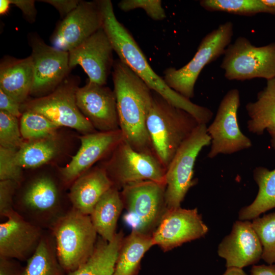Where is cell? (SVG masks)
<instances>
[{
    "instance_id": "1",
    "label": "cell",
    "mask_w": 275,
    "mask_h": 275,
    "mask_svg": "<svg viewBox=\"0 0 275 275\" xmlns=\"http://www.w3.org/2000/svg\"><path fill=\"white\" fill-rule=\"evenodd\" d=\"M102 28L119 59L127 65L148 87L170 103L193 116L200 124H207L213 114L207 107L196 104L169 87L163 78L152 69L144 54L128 30L117 19L110 0L99 1Z\"/></svg>"
},
{
    "instance_id": "2",
    "label": "cell",
    "mask_w": 275,
    "mask_h": 275,
    "mask_svg": "<svg viewBox=\"0 0 275 275\" xmlns=\"http://www.w3.org/2000/svg\"><path fill=\"white\" fill-rule=\"evenodd\" d=\"M113 67L119 128L124 140L134 150L155 157L146 125L153 91L120 59L114 61Z\"/></svg>"
},
{
    "instance_id": "3",
    "label": "cell",
    "mask_w": 275,
    "mask_h": 275,
    "mask_svg": "<svg viewBox=\"0 0 275 275\" xmlns=\"http://www.w3.org/2000/svg\"><path fill=\"white\" fill-rule=\"evenodd\" d=\"M53 177L41 175L19 184L14 200V210L27 222L51 230L72 208L60 183Z\"/></svg>"
},
{
    "instance_id": "4",
    "label": "cell",
    "mask_w": 275,
    "mask_h": 275,
    "mask_svg": "<svg viewBox=\"0 0 275 275\" xmlns=\"http://www.w3.org/2000/svg\"><path fill=\"white\" fill-rule=\"evenodd\" d=\"M199 124L191 114L153 91L146 125L154 155L166 170Z\"/></svg>"
},
{
    "instance_id": "5",
    "label": "cell",
    "mask_w": 275,
    "mask_h": 275,
    "mask_svg": "<svg viewBox=\"0 0 275 275\" xmlns=\"http://www.w3.org/2000/svg\"><path fill=\"white\" fill-rule=\"evenodd\" d=\"M51 231L59 261L67 274L76 270L90 257L98 237L90 215L73 208Z\"/></svg>"
},
{
    "instance_id": "6",
    "label": "cell",
    "mask_w": 275,
    "mask_h": 275,
    "mask_svg": "<svg viewBox=\"0 0 275 275\" xmlns=\"http://www.w3.org/2000/svg\"><path fill=\"white\" fill-rule=\"evenodd\" d=\"M233 24L227 21L207 34L200 42L193 59L179 69L167 68L163 79L167 85L190 99L194 96L196 81L204 67L224 54L231 43Z\"/></svg>"
},
{
    "instance_id": "7",
    "label": "cell",
    "mask_w": 275,
    "mask_h": 275,
    "mask_svg": "<svg viewBox=\"0 0 275 275\" xmlns=\"http://www.w3.org/2000/svg\"><path fill=\"white\" fill-rule=\"evenodd\" d=\"M166 185L152 181L132 183L120 191L127 211L124 221L137 232L151 235L168 208Z\"/></svg>"
},
{
    "instance_id": "8",
    "label": "cell",
    "mask_w": 275,
    "mask_h": 275,
    "mask_svg": "<svg viewBox=\"0 0 275 275\" xmlns=\"http://www.w3.org/2000/svg\"><path fill=\"white\" fill-rule=\"evenodd\" d=\"M79 78L67 76L52 92L46 96L26 101L21 110L41 114L58 126L75 129L84 134L97 131L78 108L76 93Z\"/></svg>"
},
{
    "instance_id": "9",
    "label": "cell",
    "mask_w": 275,
    "mask_h": 275,
    "mask_svg": "<svg viewBox=\"0 0 275 275\" xmlns=\"http://www.w3.org/2000/svg\"><path fill=\"white\" fill-rule=\"evenodd\" d=\"M221 68L230 80L275 77V42L256 46L239 37L226 49Z\"/></svg>"
},
{
    "instance_id": "10",
    "label": "cell",
    "mask_w": 275,
    "mask_h": 275,
    "mask_svg": "<svg viewBox=\"0 0 275 275\" xmlns=\"http://www.w3.org/2000/svg\"><path fill=\"white\" fill-rule=\"evenodd\" d=\"M206 124H199L182 144L166 172L165 200L168 209L180 207L190 187L197 156L202 149L211 144Z\"/></svg>"
},
{
    "instance_id": "11",
    "label": "cell",
    "mask_w": 275,
    "mask_h": 275,
    "mask_svg": "<svg viewBox=\"0 0 275 275\" xmlns=\"http://www.w3.org/2000/svg\"><path fill=\"white\" fill-rule=\"evenodd\" d=\"M104 167L113 186L121 190L127 184L152 181L166 185V169L153 155L139 152L124 140L111 152Z\"/></svg>"
},
{
    "instance_id": "12",
    "label": "cell",
    "mask_w": 275,
    "mask_h": 275,
    "mask_svg": "<svg viewBox=\"0 0 275 275\" xmlns=\"http://www.w3.org/2000/svg\"><path fill=\"white\" fill-rule=\"evenodd\" d=\"M240 105V93L237 89L229 90L221 100L214 120L207 127L211 139L209 158L219 154H231L252 147L251 140L242 132L238 125Z\"/></svg>"
},
{
    "instance_id": "13",
    "label": "cell",
    "mask_w": 275,
    "mask_h": 275,
    "mask_svg": "<svg viewBox=\"0 0 275 275\" xmlns=\"http://www.w3.org/2000/svg\"><path fill=\"white\" fill-rule=\"evenodd\" d=\"M102 24L99 1H80L56 28L51 37L52 46L69 52L102 28Z\"/></svg>"
},
{
    "instance_id": "14",
    "label": "cell",
    "mask_w": 275,
    "mask_h": 275,
    "mask_svg": "<svg viewBox=\"0 0 275 275\" xmlns=\"http://www.w3.org/2000/svg\"><path fill=\"white\" fill-rule=\"evenodd\" d=\"M208 231L197 209H169L152 234L154 245L167 252L204 236Z\"/></svg>"
},
{
    "instance_id": "15",
    "label": "cell",
    "mask_w": 275,
    "mask_h": 275,
    "mask_svg": "<svg viewBox=\"0 0 275 275\" xmlns=\"http://www.w3.org/2000/svg\"><path fill=\"white\" fill-rule=\"evenodd\" d=\"M34 66V80L30 94L39 95L53 91L71 70L69 52L46 44L37 36L30 39Z\"/></svg>"
},
{
    "instance_id": "16",
    "label": "cell",
    "mask_w": 275,
    "mask_h": 275,
    "mask_svg": "<svg viewBox=\"0 0 275 275\" xmlns=\"http://www.w3.org/2000/svg\"><path fill=\"white\" fill-rule=\"evenodd\" d=\"M113 51L109 40L101 28L69 52V68L79 65L88 75V81L104 85L113 66Z\"/></svg>"
},
{
    "instance_id": "17",
    "label": "cell",
    "mask_w": 275,
    "mask_h": 275,
    "mask_svg": "<svg viewBox=\"0 0 275 275\" xmlns=\"http://www.w3.org/2000/svg\"><path fill=\"white\" fill-rule=\"evenodd\" d=\"M77 105L97 131L120 129L114 91L105 86L88 81L76 93Z\"/></svg>"
},
{
    "instance_id": "18",
    "label": "cell",
    "mask_w": 275,
    "mask_h": 275,
    "mask_svg": "<svg viewBox=\"0 0 275 275\" xmlns=\"http://www.w3.org/2000/svg\"><path fill=\"white\" fill-rule=\"evenodd\" d=\"M80 147L70 162L60 170L64 182L70 186L98 160L111 153L124 140L121 130L96 131L79 136Z\"/></svg>"
},
{
    "instance_id": "19",
    "label": "cell",
    "mask_w": 275,
    "mask_h": 275,
    "mask_svg": "<svg viewBox=\"0 0 275 275\" xmlns=\"http://www.w3.org/2000/svg\"><path fill=\"white\" fill-rule=\"evenodd\" d=\"M44 231L14 211L0 224V256L26 261L38 246Z\"/></svg>"
},
{
    "instance_id": "20",
    "label": "cell",
    "mask_w": 275,
    "mask_h": 275,
    "mask_svg": "<svg viewBox=\"0 0 275 275\" xmlns=\"http://www.w3.org/2000/svg\"><path fill=\"white\" fill-rule=\"evenodd\" d=\"M260 239L249 221H237L231 233L218 245L217 253L226 260L227 268H242L253 265L262 258Z\"/></svg>"
},
{
    "instance_id": "21",
    "label": "cell",
    "mask_w": 275,
    "mask_h": 275,
    "mask_svg": "<svg viewBox=\"0 0 275 275\" xmlns=\"http://www.w3.org/2000/svg\"><path fill=\"white\" fill-rule=\"evenodd\" d=\"M113 186L102 167L87 171L70 186L68 197L72 208L90 215L101 197Z\"/></svg>"
},
{
    "instance_id": "22",
    "label": "cell",
    "mask_w": 275,
    "mask_h": 275,
    "mask_svg": "<svg viewBox=\"0 0 275 275\" xmlns=\"http://www.w3.org/2000/svg\"><path fill=\"white\" fill-rule=\"evenodd\" d=\"M34 80L31 56L21 59L6 57L0 64V89L20 104L26 101Z\"/></svg>"
},
{
    "instance_id": "23",
    "label": "cell",
    "mask_w": 275,
    "mask_h": 275,
    "mask_svg": "<svg viewBox=\"0 0 275 275\" xmlns=\"http://www.w3.org/2000/svg\"><path fill=\"white\" fill-rule=\"evenodd\" d=\"M245 109L249 117L248 130L257 135L267 131L275 150V77L267 80L266 86L258 93L256 100L248 103Z\"/></svg>"
},
{
    "instance_id": "24",
    "label": "cell",
    "mask_w": 275,
    "mask_h": 275,
    "mask_svg": "<svg viewBox=\"0 0 275 275\" xmlns=\"http://www.w3.org/2000/svg\"><path fill=\"white\" fill-rule=\"evenodd\" d=\"M123 208L120 191L113 186L101 197L90 215L98 236L108 242L114 239Z\"/></svg>"
},
{
    "instance_id": "25",
    "label": "cell",
    "mask_w": 275,
    "mask_h": 275,
    "mask_svg": "<svg viewBox=\"0 0 275 275\" xmlns=\"http://www.w3.org/2000/svg\"><path fill=\"white\" fill-rule=\"evenodd\" d=\"M153 245L151 235L132 230L123 239L113 275H137L143 257Z\"/></svg>"
},
{
    "instance_id": "26",
    "label": "cell",
    "mask_w": 275,
    "mask_h": 275,
    "mask_svg": "<svg viewBox=\"0 0 275 275\" xmlns=\"http://www.w3.org/2000/svg\"><path fill=\"white\" fill-rule=\"evenodd\" d=\"M124 237L122 231L111 241L98 236L93 253L87 261L67 275H113L118 251Z\"/></svg>"
},
{
    "instance_id": "27",
    "label": "cell",
    "mask_w": 275,
    "mask_h": 275,
    "mask_svg": "<svg viewBox=\"0 0 275 275\" xmlns=\"http://www.w3.org/2000/svg\"><path fill=\"white\" fill-rule=\"evenodd\" d=\"M21 275H67L59 261L53 234L44 230L40 242L26 261Z\"/></svg>"
},
{
    "instance_id": "28",
    "label": "cell",
    "mask_w": 275,
    "mask_h": 275,
    "mask_svg": "<svg viewBox=\"0 0 275 275\" xmlns=\"http://www.w3.org/2000/svg\"><path fill=\"white\" fill-rule=\"evenodd\" d=\"M253 177L259 190L254 201L243 207L239 212L241 221L254 219L265 212L275 208V169L269 170L263 167H256Z\"/></svg>"
},
{
    "instance_id": "29",
    "label": "cell",
    "mask_w": 275,
    "mask_h": 275,
    "mask_svg": "<svg viewBox=\"0 0 275 275\" xmlns=\"http://www.w3.org/2000/svg\"><path fill=\"white\" fill-rule=\"evenodd\" d=\"M60 147L56 134L25 141L16 153V163L22 168L39 167L54 158L59 153Z\"/></svg>"
},
{
    "instance_id": "30",
    "label": "cell",
    "mask_w": 275,
    "mask_h": 275,
    "mask_svg": "<svg viewBox=\"0 0 275 275\" xmlns=\"http://www.w3.org/2000/svg\"><path fill=\"white\" fill-rule=\"evenodd\" d=\"M200 4L210 11L225 12L244 16L259 13L272 14L271 9L262 0H202Z\"/></svg>"
},
{
    "instance_id": "31",
    "label": "cell",
    "mask_w": 275,
    "mask_h": 275,
    "mask_svg": "<svg viewBox=\"0 0 275 275\" xmlns=\"http://www.w3.org/2000/svg\"><path fill=\"white\" fill-rule=\"evenodd\" d=\"M20 118V132L25 141L55 135L59 127L45 116L34 112L24 111Z\"/></svg>"
},
{
    "instance_id": "32",
    "label": "cell",
    "mask_w": 275,
    "mask_h": 275,
    "mask_svg": "<svg viewBox=\"0 0 275 275\" xmlns=\"http://www.w3.org/2000/svg\"><path fill=\"white\" fill-rule=\"evenodd\" d=\"M252 225L262 246V259L275 264V212L254 218Z\"/></svg>"
},
{
    "instance_id": "33",
    "label": "cell",
    "mask_w": 275,
    "mask_h": 275,
    "mask_svg": "<svg viewBox=\"0 0 275 275\" xmlns=\"http://www.w3.org/2000/svg\"><path fill=\"white\" fill-rule=\"evenodd\" d=\"M23 140L18 118L0 111V146L18 150L24 143Z\"/></svg>"
},
{
    "instance_id": "34",
    "label": "cell",
    "mask_w": 275,
    "mask_h": 275,
    "mask_svg": "<svg viewBox=\"0 0 275 275\" xmlns=\"http://www.w3.org/2000/svg\"><path fill=\"white\" fill-rule=\"evenodd\" d=\"M17 150L0 146V180H12L19 183L23 177L22 168L15 161Z\"/></svg>"
},
{
    "instance_id": "35",
    "label": "cell",
    "mask_w": 275,
    "mask_h": 275,
    "mask_svg": "<svg viewBox=\"0 0 275 275\" xmlns=\"http://www.w3.org/2000/svg\"><path fill=\"white\" fill-rule=\"evenodd\" d=\"M119 8L125 12L138 8L144 10L152 19L161 20L166 18L160 0H123L118 3Z\"/></svg>"
},
{
    "instance_id": "36",
    "label": "cell",
    "mask_w": 275,
    "mask_h": 275,
    "mask_svg": "<svg viewBox=\"0 0 275 275\" xmlns=\"http://www.w3.org/2000/svg\"><path fill=\"white\" fill-rule=\"evenodd\" d=\"M19 184L12 180L0 181V217L4 219L14 211V200Z\"/></svg>"
},
{
    "instance_id": "37",
    "label": "cell",
    "mask_w": 275,
    "mask_h": 275,
    "mask_svg": "<svg viewBox=\"0 0 275 275\" xmlns=\"http://www.w3.org/2000/svg\"><path fill=\"white\" fill-rule=\"evenodd\" d=\"M0 111L7 112L17 118L21 117V104L0 89Z\"/></svg>"
},
{
    "instance_id": "38",
    "label": "cell",
    "mask_w": 275,
    "mask_h": 275,
    "mask_svg": "<svg viewBox=\"0 0 275 275\" xmlns=\"http://www.w3.org/2000/svg\"><path fill=\"white\" fill-rule=\"evenodd\" d=\"M23 268L19 261L0 256V275H21Z\"/></svg>"
},
{
    "instance_id": "39",
    "label": "cell",
    "mask_w": 275,
    "mask_h": 275,
    "mask_svg": "<svg viewBox=\"0 0 275 275\" xmlns=\"http://www.w3.org/2000/svg\"><path fill=\"white\" fill-rule=\"evenodd\" d=\"M39 1L52 5L59 11L61 16L64 17L74 10L80 2L78 0H40Z\"/></svg>"
},
{
    "instance_id": "40",
    "label": "cell",
    "mask_w": 275,
    "mask_h": 275,
    "mask_svg": "<svg viewBox=\"0 0 275 275\" xmlns=\"http://www.w3.org/2000/svg\"><path fill=\"white\" fill-rule=\"evenodd\" d=\"M11 4L14 5L22 12L23 15L30 22L35 20L37 11L34 0H10Z\"/></svg>"
},
{
    "instance_id": "41",
    "label": "cell",
    "mask_w": 275,
    "mask_h": 275,
    "mask_svg": "<svg viewBox=\"0 0 275 275\" xmlns=\"http://www.w3.org/2000/svg\"><path fill=\"white\" fill-rule=\"evenodd\" d=\"M251 275H275V264L254 265Z\"/></svg>"
},
{
    "instance_id": "42",
    "label": "cell",
    "mask_w": 275,
    "mask_h": 275,
    "mask_svg": "<svg viewBox=\"0 0 275 275\" xmlns=\"http://www.w3.org/2000/svg\"><path fill=\"white\" fill-rule=\"evenodd\" d=\"M223 275H246L241 268L236 267L227 268Z\"/></svg>"
},
{
    "instance_id": "43",
    "label": "cell",
    "mask_w": 275,
    "mask_h": 275,
    "mask_svg": "<svg viewBox=\"0 0 275 275\" xmlns=\"http://www.w3.org/2000/svg\"><path fill=\"white\" fill-rule=\"evenodd\" d=\"M11 3L10 0L0 1V14L4 15L8 11Z\"/></svg>"
},
{
    "instance_id": "44",
    "label": "cell",
    "mask_w": 275,
    "mask_h": 275,
    "mask_svg": "<svg viewBox=\"0 0 275 275\" xmlns=\"http://www.w3.org/2000/svg\"><path fill=\"white\" fill-rule=\"evenodd\" d=\"M271 10L272 14H275V0H262Z\"/></svg>"
}]
</instances>
